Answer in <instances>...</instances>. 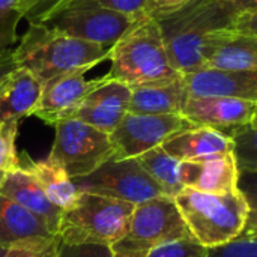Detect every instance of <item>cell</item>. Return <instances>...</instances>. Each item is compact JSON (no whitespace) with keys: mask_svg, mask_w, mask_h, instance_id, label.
Segmentation results:
<instances>
[{"mask_svg":"<svg viewBox=\"0 0 257 257\" xmlns=\"http://www.w3.org/2000/svg\"><path fill=\"white\" fill-rule=\"evenodd\" d=\"M72 182L78 193L98 194L133 205L166 196L137 158L110 160L86 176L72 178Z\"/></svg>","mask_w":257,"mask_h":257,"instance_id":"cell-8","label":"cell"},{"mask_svg":"<svg viewBox=\"0 0 257 257\" xmlns=\"http://www.w3.org/2000/svg\"><path fill=\"white\" fill-rule=\"evenodd\" d=\"M140 17L126 15L93 0H74L47 23L69 36L111 48Z\"/></svg>","mask_w":257,"mask_h":257,"instance_id":"cell-9","label":"cell"},{"mask_svg":"<svg viewBox=\"0 0 257 257\" xmlns=\"http://www.w3.org/2000/svg\"><path fill=\"white\" fill-rule=\"evenodd\" d=\"M235 32L257 38V8L241 11L235 20Z\"/></svg>","mask_w":257,"mask_h":257,"instance_id":"cell-33","label":"cell"},{"mask_svg":"<svg viewBox=\"0 0 257 257\" xmlns=\"http://www.w3.org/2000/svg\"><path fill=\"white\" fill-rule=\"evenodd\" d=\"M239 170L257 169V128L242 126L232 134Z\"/></svg>","mask_w":257,"mask_h":257,"instance_id":"cell-25","label":"cell"},{"mask_svg":"<svg viewBox=\"0 0 257 257\" xmlns=\"http://www.w3.org/2000/svg\"><path fill=\"white\" fill-rule=\"evenodd\" d=\"M0 194L38 215L48 229L59 236L63 211L48 200L36 179L23 167V164L17 170L0 173Z\"/></svg>","mask_w":257,"mask_h":257,"instance_id":"cell-17","label":"cell"},{"mask_svg":"<svg viewBox=\"0 0 257 257\" xmlns=\"http://www.w3.org/2000/svg\"><path fill=\"white\" fill-rule=\"evenodd\" d=\"M110 80L130 87L164 83L184 77L169 57L160 27L149 15H142L110 48Z\"/></svg>","mask_w":257,"mask_h":257,"instance_id":"cell-3","label":"cell"},{"mask_svg":"<svg viewBox=\"0 0 257 257\" xmlns=\"http://www.w3.org/2000/svg\"><path fill=\"white\" fill-rule=\"evenodd\" d=\"M208 68L223 71H257V38L235 33L212 54Z\"/></svg>","mask_w":257,"mask_h":257,"instance_id":"cell-22","label":"cell"},{"mask_svg":"<svg viewBox=\"0 0 257 257\" xmlns=\"http://www.w3.org/2000/svg\"><path fill=\"white\" fill-rule=\"evenodd\" d=\"M175 203L190 235L206 248L239 238L251 209L239 188L221 194L184 188Z\"/></svg>","mask_w":257,"mask_h":257,"instance_id":"cell-4","label":"cell"},{"mask_svg":"<svg viewBox=\"0 0 257 257\" xmlns=\"http://www.w3.org/2000/svg\"><path fill=\"white\" fill-rule=\"evenodd\" d=\"M14 56L18 66L32 71L42 84L71 72L89 71L110 56V48L69 36L48 24H29Z\"/></svg>","mask_w":257,"mask_h":257,"instance_id":"cell-2","label":"cell"},{"mask_svg":"<svg viewBox=\"0 0 257 257\" xmlns=\"http://www.w3.org/2000/svg\"><path fill=\"white\" fill-rule=\"evenodd\" d=\"M161 148L179 161H190L235 152V142L229 134L215 128L191 126L172 136Z\"/></svg>","mask_w":257,"mask_h":257,"instance_id":"cell-19","label":"cell"},{"mask_svg":"<svg viewBox=\"0 0 257 257\" xmlns=\"http://www.w3.org/2000/svg\"><path fill=\"white\" fill-rule=\"evenodd\" d=\"M60 241L35 214L0 194V247L41 250Z\"/></svg>","mask_w":257,"mask_h":257,"instance_id":"cell-13","label":"cell"},{"mask_svg":"<svg viewBox=\"0 0 257 257\" xmlns=\"http://www.w3.org/2000/svg\"><path fill=\"white\" fill-rule=\"evenodd\" d=\"M238 14L227 0H191L152 18L160 27L173 68L188 75L208 68L212 54L236 33Z\"/></svg>","mask_w":257,"mask_h":257,"instance_id":"cell-1","label":"cell"},{"mask_svg":"<svg viewBox=\"0 0 257 257\" xmlns=\"http://www.w3.org/2000/svg\"><path fill=\"white\" fill-rule=\"evenodd\" d=\"M17 134L18 122H0V173L21 167V158L15 146Z\"/></svg>","mask_w":257,"mask_h":257,"instance_id":"cell-26","label":"cell"},{"mask_svg":"<svg viewBox=\"0 0 257 257\" xmlns=\"http://www.w3.org/2000/svg\"><path fill=\"white\" fill-rule=\"evenodd\" d=\"M248 126H251V128H257V102H256V107H254L253 117H251V122H250V125H248Z\"/></svg>","mask_w":257,"mask_h":257,"instance_id":"cell-39","label":"cell"},{"mask_svg":"<svg viewBox=\"0 0 257 257\" xmlns=\"http://www.w3.org/2000/svg\"><path fill=\"white\" fill-rule=\"evenodd\" d=\"M18 0H0V51L12 50L17 41L18 21L23 20L18 9Z\"/></svg>","mask_w":257,"mask_h":257,"instance_id":"cell-27","label":"cell"},{"mask_svg":"<svg viewBox=\"0 0 257 257\" xmlns=\"http://www.w3.org/2000/svg\"><path fill=\"white\" fill-rule=\"evenodd\" d=\"M205 257H257V236L236 238L224 245L208 248Z\"/></svg>","mask_w":257,"mask_h":257,"instance_id":"cell-29","label":"cell"},{"mask_svg":"<svg viewBox=\"0 0 257 257\" xmlns=\"http://www.w3.org/2000/svg\"><path fill=\"white\" fill-rule=\"evenodd\" d=\"M9 253V250L8 248H5V247H0V257H6V254Z\"/></svg>","mask_w":257,"mask_h":257,"instance_id":"cell-40","label":"cell"},{"mask_svg":"<svg viewBox=\"0 0 257 257\" xmlns=\"http://www.w3.org/2000/svg\"><path fill=\"white\" fill-rule=\"evenodd\" d=\"M191 126L194 125L182 114H139L128 111L110 134L114 160L139 158Z\"/></svg>","mask_w":257,"mask_h":257,"instance_id":"cell-10","label":"cell"},{"mask_svg":"<svg viewBox=\"0 0 257 257\" xmlns=\"http://www.w3.org/2000/svg\"><path fill=\"white\" fill-rule=\"evenodd\" d=\"M130 101L131 87L107 77L102 84L83 98L72 117L111 134L130 111Z\"/></svg>","mask_w":257,"mask_h":257,"instance_id":"cell-14","label":"cell"},{"mask_svg":"<svg viewBox=\"0 0 257 257\" xmlns=\"http://www.w3.org/2000/svg\"><path fill=\"white\" fill-rule=\"evenodd\" d=\"M193 96H227L257 102V71H223L205 68L184 75Z\"/></svg>","mask_w":257,"mask_h":257,"instance_id":"cell-16","label":"cell"},{"mask_svg":"<svg viewBox=\"0 0 257 257\" xmlns=\"http://www.w3.org/2000/svg\"><path fill=\"white\" fill-rule=\"evenodd\" d=\"M179 179L184 188L200 193H230L238 190L239 167L235 152L181 161Z\"/></svg>","mask_w":257,"mask_h":257,"instance_id":"cell-15","label":"cell"},{"mask_svg":"<svg viewBox=\"0 0 257 257\" xmlns=\"http://www.w3.org/2000/svg\"><path fill=\"white\" fill-rule=\"evenodd\" d=\"M87 71H71L57 75L42 86L39 104L33 116L39 117L45 123L54 125L59 120L72 117L75 108L83 98L95 87L105 81V75L87 80L84 77Z\"/></svg>","mask_w":257,"mask_h":257,"instance_id":"cell-11","label":"cell"},{"mask_svg":"<svg viewBox=\"0 0 257 257\" xmlns=\"http://www.w3.org/2000/svg\"><path fill=\"white\" fill-rule=\"evenodd\" d=\"M74 0H18L17 9L23 20L29 24L47 23L60 9Z\"/></svg>","mask_w":257,"mask_h":257,"instance_id":"cell-24","label":"cell"},{"mask_svg":"<svg viewBox=\"0 0 257 257\" xmlns=\"http://www.w3.org/2000/svg\"><path fill=\"white\" fill-rule=\"evenodd\" d=\"M42 86L32 71L18 66L0 86V122H20L33 116Z\"/></svg>","mask_w":257,"mask_h":257,"instance_id":"cell-18","label":"cell"},{"mask_svg":"<svg viewBox=\"0 0 257 257\" xmlns=\"http://www.w3.org/2000/svg\"><path fill=\"white\" fill-rule=\"evenodd\" d=\"M191 236L175 199L161 196L136 205L128 232L113 244V257H148L160 245Z\"/></svg>","mask_w":257,"mask_h":257,"instance_id":"cell-6","label":"cell"},{"mask_svg":"<svg viewBox=\"0 0 257 257\" xmlns=\"http://www.w3.org/2000/svg\"><path fill=\"white\" fill-rule=\"evenodd\" d=\"M56 257H113V253L111 248L105 245H93V244L71 245L60 241Z\"/></svg>","mask_w":257,"mask_h":257,"instance_id":"cell-30","label":"cell"},{"mask_svg":"<svg viewBox=\"0 0 257 257\" xmlns=\"http://www.w3.org/2000/svg\"><path fill=\"white\" fill-rule=\"evenodd\" d=\"M206 253V247L199 244L193 236H187L157 247L148 257H205Z\"/></svg>","mask_w":257,"mask_h":257,"instance_id":"cell-28","label":"cell"},{"mask_svg":"<svg viewBox=\"0 0 257 257\" xmlns=\"http://www.w3.org/2000/svg\"><path fill=\"white\" fill-rule=\"evenodd\" d=\"M17 68H18V63L15 60L14 50L0 51V86Z\"/></svg>","mask_w":257,"mask_h":257,"instance_id":"cell-36","label":"cell"},{"mask_svg":"<svg viewBox=\"0 0 257 257\" xmlns=\"http://www.w3.org/2000/svg\"><path fill=\"white\" fill-rule=\"evenodd\" d=\"M21 164L29 173L36 179L48 200L62 211L71 209L77 199L78 191L72 182V178L65 172V169L53 161L51 158L33 160L26 152L20 155Z\"/></svg>","mask_w":257,"mask_h":257,"instance_id":"cell-21","label":"cell"},{"mask_svg":"<svg viewBox=\"0 0 257 257\" xmlns=\"http://www.w3.org/2000/svg\"><path fill=\"white\" fill-rule=\"evenodd\" d=\"M191 0H148L146 5V15L157 17L166 12H172L184 5H187Z\"/></svg>","mask_w":257,"mask_h":257,"instance_id":"cell-34","label":"cell"},{"mask_svg":"<svg viewBox=\"0 0 257 257\" xmlns=\"http://www.w3.org/2000/svg\"><path fill=\"white\" fill-rule=\"evenodd\" d=\"M256 102L227 96H193L188 95L182 116L194 126H209L232 134L250 125Z\"/></svg>","mask_w":257,"mask_h":257,"instance_id":"cell-12","label":"cell"},{"mask_svg":"<svg viewBox=\"0 0 257 257\" xmlns=\"http://www.w3.org/2000/svg\"><path fill=\"white\" fill-rule=\"evenodd\" d=\"M238 188L245 196L251 209H257V169L239 170Z\"/></svg>","mask_w":257,"mask_h":257,"instance_id":"cell-32","label":"cell"},{"mask_svg":"<svg viewBox=\"0 0 257 257\" xmlns=\"http://www.w3.org/2000/svg\"><path fill=\"white\" fill-rule=\"evenodd\" d=\"M184 77L164 83L131 87L130 111L139 114H182L188 98Z\"/></svg>","mask_w":257,"mask_h":257,"instance_id":"cell-20","label":"cell"},{"mask_svg":"<svg viewBox=\"0 0 257 257\" xmlns=\"http://www.w3.org/2000/svg\"><path fill=\"white\" fill-rule=\"evenodd\" d=\"M53 126L56 134L48 158L60 164L71 178L86 176L104 163L114 160L108 133L75 117L59 120Z\"/></svg>","mask_w":257,"mask_h":257,"instance_id":"cell-7","label":"cell"},{"mask_svg":"<svg viewBox=\"0 0 257 257\" xmlns=\"http://www.w3.org/2000/svg\"><path fill=\"white\" fill-rule=\"evenodd\" d=\"M136 205L90 193H78L75 205L63 211L59 238L65 244L111 247L128 232Z\"/></svg>","mask_w":257,"mask_h":257,"instance_id":"cell-5","label":"cell"},{"mask_svg":"<svg viewBox=\"0 0 257 257\" xmlns=\"http://www.w3.org/2000/svg\"><path fill=\"white\" fill-rule=\"evenodd\" d=\"M229 3H232L239 12L241 11H247V9H254L257 8V0H227Z\"/></svg>","mask_w":257,"mask_h":257,"instance_id":"cell-38","label":"cell"},{"mask_svg":"<svg viewBox=\"0 0 257 257\" xmlns=\"http://www.w3.org/2000/svg\"><path fill=\"white\" fill-rule=\"evenodd\" d=\"M137 161L145 169V172L161 187L167 197L175 199L184 190L179 179L181 161L169 155L161 146L140 155Z\"/></svg>","mask_w":257,"mask_h":257,"instance_id":"cell-23","label":"cell"},{"mask_svg":"<svg viewBox=\"0 0 257 257\" xmlns=\"http://www.w3.org/2000/svg\"><path fill=\"white\" fill-rule=\"evenodd\" d=\"M257 236V209H250L247 224L239 238H254Z\"/></svg>","mask_w":257,"mask_h":257,"instance_id":"cell-37","label":"cell"},{"mask_svg":"<svg viewBox=\"0 0 257 257\" xmlns=\"http://www.w3.org/2000/svg\"><path fill=\"white\" fill-rule=\"evenodd\" d=\"M60 241L41 250H9L6 257H56Z\"/></svg>","mask_w":257,"mask_h":257,"instance_id":"cell-35","label":"cell"},{"mask_svg":"<svg viewBox=\"0 0 257 257\" xmlns=\"http://www.w3.org/2000/svg\"><path fill=\"white\" fill-rule=\"evenodd\" d=\"M98 5L126 14L133 17H142L146 15V5L148 0H93Z\"/></svg>","mask_w":257,"mask_h":257,"instance_id":"cell-31","label":"cell"}]
</instances>
